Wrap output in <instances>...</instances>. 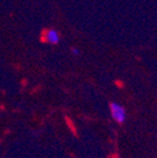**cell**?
<instances>
[{
	"label": "cell",
	"instance_id": "cell-3",
	"mask_svg": "<svg viewBox=\"0 0 157 158\" xmlns=\"http://www.w3.org/2000/svg\"><path fill=\"white\" fill-rule=\"evenodd\" d=\"M71 53L74 55H78L79 54V51L77 48H71Z\"/></svg>",
	"mask_w": 157,
	"mask_h": 158
},
{
	"label": "cell",
	"instance_id": "cell-2",
	"mask_svg": "<svg viewBox=\"0 0 157 158\" xmlns=\"http://www.w3.org/2000/svg\"><path fill=\"white\" fill-rule=\"evenodd\" d=\"M59 34L56 30H45L42 33V41L49 44H57L59 42Z\"/></svg>",
	"mask_w": 157,
	"mask_h": 158
},
{
	"label": "cell",
	"instance_id": "cell-1",
	"mask_svg": "<svg viewBox=\"0 0 157 158\" xmlns=\"http://www.w3.org/2000/svg\"><path fill=\"white\" fill-rule=\"evenodd\" d=\"M112 118L119 123H123L125 121V109L118 103H111L110 106Z\"/></svg>",
	"mask_w": 157,
	"mask_h": 158
}]
</instances>
